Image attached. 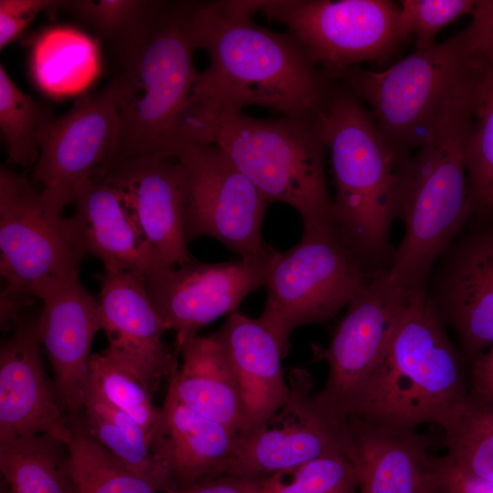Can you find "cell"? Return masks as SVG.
<instances>
[{"label":"cell","instance_id":"ab89813d","mask_svg":"<svg viewBox=\"0 0 493 493\" xmlns=\"http://www.w3.org/2000/svg\"><path fill=\"white\" fill-rule=\"evenodd\" d=\"M468 387L470 396L493 402V343L468 362Z\"/></svg>","mask_w":493,"mask_h":493},{"label":"cell","instance_id":"8d00e7d4","mask_svg":"<svg viewBox=\"0 0 493 493\" xmlns=\"http://www.w3.org/2000/svg\"><path fill=\"white\" fill-rule=\"evenodd\" d=\"M58 1L1 0L0 49L16 39L43 10H52Z\"/></svg>","mask_w":493,"mask_h":493},{"label":"cell","instance_id":"7402d4cb","mask_svg":"<svg viewBox=\"0 0 493 493\" xmlns=\"http://www.w3.org/2000/svg\"><path fill=\"white\" fill-rule=\"evenodd\" d=\"M149 448L171 489L226 475L238 435L183 403L168 384L159 415L147 434Z\"/></svg>","mask_w":493,"mask_h":493},{"label":"cell","instance_id":"f546056e","mask_svg":"<svg viewBox=\"0 0 493 493\" xmlns=\"http://www.w3.org/2000/svg\"><path fill=\"white\" fill-rule=\"evenodd\" d=\"M472 127L466 152L471 198L493 205V63L477 54L471 89Z\"/></svg>","mask_w":493,"mask_h":493},{"label":"cell","instance_id":"74e56055","mask_svg":"<svg viewBox=\"0 0 493 493\" xmlns=\"http://www.w3.org/2000/svg\"><path fill=\"white\" fill-rule=\"evenodd\" d=\"M467 29L477 54L493 63V0H478Z\"/></svg>","mask_w":493,"mask_h":493},{"label":"cell","instance_id":"6da1fadb","mask_svg":"<svg viewBox=\"0 0 493 493\" xmlns=\"http://www.w3.org/2000/svg\"><path fill=\"white\" fill-rule=\"evenodd\" d=\"M254 0L193 1L190 30L208 67L198 72L185 122V140L210 143L217 119L259 106L282 116L313 115L330 85L305 47L288 31L257 24Z\"/></svg>","mask_w":493,"mask_h":493},{"label":"cell","instance_id":"60d3db41","mask_svg":"<svg viewBox=\"0 0 493 493\" xmlns=\"http://www.w3.org/2000/svg\"><path fill=\"white\" fill-rule=\"evenodd\" d=\"M443 475L449 493H493V480L473 477L456 469L443 457Z\"/></svg>","mask_w":493,"mask_h":493},{"label":"cell","instance_id":"5b68a950","mask_svg":"<svg viewBox=\"0 0 493 493\" xmlns=\"http://www.w3.org/2000/svg\"><path fill=\"white\" fill-rule=\"evenodd\" d=\"M445 326L425 289L409 290L391 345L347 418L414 428L434 424L445 431L469 398L467 362Z\"/></svg>","mask_w":493,"mask_h":493},{"label":"cell","instance_id":"f35d334b","mask_svg":"<svg viewBox=\"0 0 493 493\" xmlns=\"http://www.w3.org/2000/svg\"><path fill=\"white\" fill-rule=\"evenodd\" d=\"M262 478L223 475L163 493H258Z\"/></svg>","mask_w":493,"mask_h":493},{"label":"cell","instance_id":"e0dca14e","mask_svg":"<svg viewBox=\"0 0 493 493\" xmlns=\"http://www.w3.org/2000/svg\"><path fill=\"white\" fill-rule=\"evenodd\" d=\"M123 195L158 262L178 267L194 258L187 247V181L178 159L145 154L114 161L98 178Z\"/></svg>","mask_w":493,"mask_h":493},{"label":"cell","instance_id":"b9f144b4","mask_svg":"<svg viewBox=\"0 0 493 493\" xmlns=\"http://www.w3.org/2000/svg\"><path fill=\"white\" fill-rule=\"evenodd\" d=\"M1 493H12L9 486L4 479H2L1 483Z\"/></svg>","mask_w":493,"mask_h":493},{"label":"cell","instance_id":"4fadbf2b","mask_svg":"<svg viewBox=\"0 0 493 493\" xmlns=\"http://www.w3.org/2000/svg\"><path fill=\"white\" fill-rule=\"evenodd\" d=\"M388 272L375 274L348 305L326 348L314 346V358L325 361L329 374L314 395L326 414L347 420L348 408L364 382L383 360L406 308L409 291Z\"/></svg>","mask_w":493,"mask_h":493},{"label":"cell","instance_id":"52a82bcc","mask_svg":"<svg viewBox=\"0 0 493 493\" xmlns=\"http://www.w3.org/2000/svg\"><path fill=\"white\" fill-rule=\"evenodd\" d=\"M477 51L467 27L382 71L324 69L370 110L379 131L403 158L425 139L444 106L471 73Z\"/></svg>","mask_w":493,"mask_h":493},{"label":"cell","instance_id":"5bb4252c","mask_svg":"<svg viewBox=\"0 0 493 493\" xmlns=\"http://www.w3.org/2000/svg\"><path fill=\"white\" fill-rule=\"evenodd\" d=\"M425 293L467 364L493 343L492 206H475L435 263Z\"/></svg>","mask_w":493,"mask_h":493},{"label":"cell","instance_id":"30bf717a","mask_svg":"<svg viewBox=\"0 0 493 493\" xmlns=\"http://www.w3.org/2000/svg\"><path fill=\"white\" fill-rule=\"evenodd\" d=\"M121 136L114 79L100 91L81 96L64 115L50 119L40 135L34 178L53 215L63 216L82 186L98 179L117 159Z\"/></svg>","mask_w":493,"mask_h":493},{"label":"cell","instance_id":"8992f818","mask_svg":"<svg viewBox=\"0 0 493 493\" xmlns=\"http://www.w3.org/2000/svg\"><path fill=\"white\" fill-rule=\"evenodd\" d=\"M210 143L219 147L269 204L292 206L303 226L333 222L324 166L325 144L315 116L220 115Z\"/></svg>","mask_w":493,"mask_h":493},{"label":"cell","instance_id":"4316f807","mask_svg":"<svg viewBox=\"0 0 493 493\" xmlns=\"http://www.w3.org/2000/svg\"><path fill=\"white\" fill-rule=\"evenodd\" d=\"M82 412L86 430L99 444L161 493L171 489L166 473L149 448L145 430L128 414L108 403L89 383Z\"/></svg>","mask_w":493,"mask_h":493},{"label":"cell","instance_id":"d6986e66","mask_svg":"<svg viewBox=\"0 0 493 493\" xmlns=\"http://www.w3.org/2000/svg\"><path fill=\"white\" fill-rule=\"evenodd\" d=\"M37 298L43 303L37 337L53 370L58 402L68 416L78 415L88 389L92 342L101 330L98 299L79 278L46 287Z\"/></svg>","mask_w":493,"mask_h":493},{"label":"cell","instance_id":"ac0fdd59","mask_svg":"<svg viewBox=\"0 0 493 493\" xmlns=\"http://www.w3.org/2000/svg\"><path fill=\"white\" fill-rule=\"evenodd\" d=\"M103 351L131 372L152 393L169 378L179 350L163 341L167 330L147 291L145 278L131 271L104 269L99 277Z\"/></svg>","mask_w":493,"mask_h":493},{"label":"cell","instance_id":"603a6c76","mask_svg":"<svg viewBox=\"0 0 493 493\" xmlns=\"http://www.w3.org/2000/svg\"><path fill=\"white\" fill-rule=\"evenodd\" d=\"M67 217L73 241L83 254L98 257L104 269L145 274L160 264L122 194L101 179L79 191Z\"/></svg>","mask_w":493,"mask_h":493},{"label":"cell","instance_id":"484cf974","mask_svg":"<svg viewBox=\"0 0 493 493\" xmlns=\"http://www.w3.org/2000/svg\"><path fill=\"white\" fill-rule=\"evenodd\" d=\"M30 69L35 83L46 94L56 98L76 95L99 76L98 45L73 27H49L32 47Z\"/></svg>","mask_w":493,"mask_h":493},{"label":"cell","instance_id":"9a60e30c","mask_svg":"<svg viewBox=\"0 0 493 493\" xmlns=\"http://www.w3.org/2000/svg\"><path fill=\"white\" fill-rule=\"evenodd\" d=\"M288 383L285 403L262 424L238 436L226 475L265 478L322 456H350L347 420H338L317 405L311 375L295 368Z\"/></svg>","mask_w":493,"mask_h":493},{"label":"cell","instance_id":"836d02e7","mask_svg":"<svg viewBox=\"0 0 493 493\" xmlns=\"http://www.w3.org/2000/svg\"><path fill=\"white\" fill-rule=\"evenodd\" d=\"M89 383L110 404L131 416L146 434L155 423L160 407L152 395L128 370L104 351L94 353L89 364Z\"/></svg>","mask_w":493,"mask_h":493},{"label":"cell","instance_id":"cb8c5ba5","mask_svg":"<svg viewBox=\"0 0 493 493\" xmlns=\"http://www.w3.org/2000/svg\"><path fill=\"white\" fill-rule=\"evenodd\" d=\"M175 346L182 364L177 360L168 378L175 395L236 435L246 433L249 424L239 383L216 335H190Z\"/></svg>","mask_w":493,"mask_h":493},{"label":"cell","instance_id":"7c38bea8","mask_svg":"<svg viewBox=\"0 0 493 493\" xmlns=\"http://www.w3.org/2000/svg\"><path fill=\"white\" fill-rule=\"evenodd\" d=\"M187 181V241L209 236L239 257L266 254L261 226L268 201L213 143L191 142L177 158Z\"/></svg>","mask_w":493,"mask_h":493},{"label":"cell","instance_id":"44dd1931","mask_svg":"<svg viewBox=\"0 0 493 493\" xmlns=\"http://www.w3.org/2000/svg\"><path fill=\"white\" fill-rule=\"evenodd\" d=\"M358 493H440L442 458L428 453L429 443L414 427L347 418Z\"/></svg>","mask_w":493,"mask_h":493},{"label":"cell","instance_id":"9c48e42d","mask_svg":"<svg viewBox=\"0 0 493 493\" xmlns=\"http://www.w3.org/2000/svg\"><path fill=\"white\" fill-rule=\"evenodd\" d=\"M0 265L5 286L0 321L5 330L20 320L22 309L46 287L79 278L83 258L67 217L53 215L25 176L0 169Z\"/></svg>","mask_w":493,"mask_h":493},{"label":"cell","instance_id":"d590c367","mask_svg":"<svg viewBox=\"0 0 493 493\" xmlns=\"http://www.w3.org/2000/svg\"><path fill=\"white\" fill-rule=\"evenodd\" d=\"M476 0H402L399 4L398 29L402 40L415 39V50L435 42L438 32L451 22L471 15Z\"/></svg>","mask_w":493,"mask_h":493},{"label":"cell","instance_id":"2e32d148","mask_svg":"<svg viewBox=\"0 0 493 493\" xmlns=\"http://www.w3.org/2000/svg\"><path fill=\"white\" fill-rule=\"evenodd\" d=\"M273 248L261 256L178 267L158 264L144 278L149 296L175 344L226 313L236 311L252 291L266 284Z\"/></svg>","mask_w":493,"mask_h":493},{"label":"cell","instance_id":"ee69618b","mask_svg":"<svg viewBox=\"0 0 493 493\" xmlns=\"http://www.w3.org/2000/svg\"><path fill=\"white\" fill-rule=\"evenodd\" d=\"M492 207H493V205H492Z\"/></svg>","mask_w":493,"mask_h":493},{"label":"cell","instance_id":"83f0119b","mask_svg":"<svg viewBox=\"0 0 493 493\" xmlns=\"http://www.w3.org/2000/svg\"><path fill=\"white\" fill-rule=\"evenodd\" d=\"M0 470L12 493H74L67 446L48 435L0 443Z\"/></svg>","mask_w":493,"mask_h":493},{"label":"cell","instance_id":"1f68e13d","mask_svg":"<svg viewBox=\"0 0 493 493\" xmlns=\"http://www.w3.org/2000/svg\"><path fill=\"white\" fill-rule=\"evenodd\" d=\"M53 116L30 95L23 92L0 65V129L8 163L35 165L39 156V139Z\"/></svg>","mask_w":493,"mask_h":493},{"label":"cell","instance_id":"8fae6325","mask_svg":"<svg viewBox=\"0 0 493 493\" xmlns=\"http://www.w3.org/2000/svg\"><path fill=\"white\" fill-rule=\"evenodd\" d=\"M285 25L324 69L385 58L402 41L399 5L389 0H254Z\"/></svg>","mask_w":493,"mask_h":493},{"label":"cell","instance_id":"3957f363","mask_svg":"<svg viewBox=\"0 0 493 493\" xmlns=\"http://www.w3.org/2000/svg\"><path fill=\"white\" fill-rule=\"evenodd\" d=\"M192 4L152 1L139 29L113 49L121 131L117 159L145 154L177 159L187 146L185 122L198 75Z\"/></svg>","mask_w":493,"mask_h":493},{"label":"cell","instance_id":"277c9868","mask_svg":"<svg viewBox=\"0 0 493 493\" xmlns=\"http://www.w3.org/2000/svg\"><path fill=\"white\" fill-rule=\"evenodd\" d=\"M471 89L469 76L404 163L401 218L404 235L387 274L408 291L425 289L438 258L475 209L466 165L472 127Z\"/></svg>","mask_w":493,"mask_h":493},{"label":"cell","instance_id":"f1b7e54d","mask_svg":"<svg viewBox=\"0 0 493 493\" xmlns=\"http://www.w3.org/2000/svg\"><path fill=\"white\" fill-rule=\"evenodd\" d=\"M79 415L68 416L72 436L67 448L74 493H161L99 444Z\"/></svg>","mask_w":493,"mask_h":493},{"label":"cell","instance_id":"7bdbcfd3","mask_svg":"<svg viewBox=\"0 0 493 493\" xmlns=\"http://www.w3.org/2000/svg\"><path fill=\"white\" fill-rule=\"evenodd\" d=\"M440 493H449L446 487V484H445L444 489Z\"/></svg>","mask_w":493,"mask_h":493},{"label":"cell","instance_id":"7a4b0ae2","mask_svg":"<svg viewBox=\"0 0 493 493\" xmlns=\"http://www.w3.org/2000/svg\"><path fill=\"white\" fill-rule=\"evenodd\" d=\"M314 116L330 154L333 219L372 273L388 272L395 249L390 228L401 218L403 166L370 110L345 85L330 79Z\"/></svg>","mask_w":493,"mask_h":493},{"label":"cell","instance_id":"d6a6232c","mask_svg":"<svg viewBox=\"0 0 493 493\" xmlns=\"http://www.w3.org/2000/svg\"><path fill=\"white\" fill-rule=\"evenodd\" d=\"M258 493H358V477L350 456L336 454L262 478Z\"/></svg>","mask_w":493,"mask_h":493},{"label":"cell","instance_id":"4dcf8cb0","mask_svg":"<svg viewBox=\"0 0 493 493\" xmlns=\"http://www.w3.org/2000/svg\"><path fill=\"white\" fill-rule=\"evenodd\" d=\"M447 457L459 471L493 480V402L470 396L445 430Z\"/></svg>","mask_w":493,"mask_h":493},{"label":"cell","instance_id":"ffe728a7","mask_svg":"<svg viewBox=\"0 0 493 493\" xmlns=\"http://www.w3.org/2000/svg\"><path fill=\"white\" fill-rule=\"evenodd\" d=\"M37 320H20L0 351V443L48 435L66 446L72 432L45 372Z\"/></svg>","mask_w":493,"mask_h":493},{"label":"cell","instance_id":"ba28073f","mask_svg":"<svg viewBox=\"0 0 493 493\" xmlns=\"http://www.w3.org/2000/svg\"><path fill=\"white\" fill-rule=\"evenodd\" d=\"M375 274L344 239L334 221L303 226L297 245L282 252L272 250L265 284L267 300L258 320L286 355L295 329L333 319Z\"/></svg>","mask_w":493,"mask_h":493},{"label":"cell","instance_id":"d4e9b609","mask_svg":"<svg viewBox=\"0 0 493 493\" xmlns=\"http://www.w3.org/2000/svg\"><path fill=\"white\" fill-rule=\"evenodd\" d=\"M214 333L226 349L238 380L250 431L272 415L288 396L290 387L281 365L285 354L258 319L237 311L230 313Z\"/></svg>","mask_w":493,"mask_h":493},{"label":"cell","instance_id":"e575fe53","mask_svg":"<svg viewBox=\"0 0 493 493\" xmlns=\"http://www.w3.org/2000/svg\"><path fill=\"white\" fill-rule=\"evenodd\" d=\"M152 4V1L146 0H70L58 1L52 10L69 13L94 29L114 49L139 29Z\"/></svg>","mask_w":493,"mask_h":493}]
</instances>
